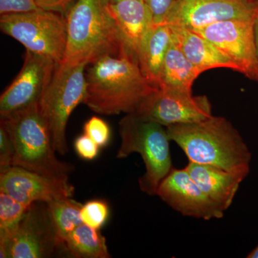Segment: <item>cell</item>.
I'll return each instance as SVG.
<instances>
[{
	"label": "cell",
	"mask_w": 258,
	"mask_h": 258,
	"mask_svg": "<svg viewBox=\"0 0 258 258\" xmlns=\"http://www.w3.org/2000/svg\"><path fill=\"white\" fill-rule=\"evenodd\" d=\"M189 161L220 168L247 177L252 154L238 131L225 117L212 115L195 123L166 128Z\"/></svg>",
	"instance_id": "cell-1"
},
{
	"label": "cell",
	"mask_w": 258,
	"mask_h": 258,
	"mask_svg": "<svg viewBox=\"0 0 258 258\" xmlns=\"http://www.w3.org/2000/svg\"><path fill=\"white\" fill-rule=\"evenodd\" d=\"M84 104L102 115L134 113L157 89L144 77L138 62L128 56L105 55L86 74Z\"/></svg>",
	"instance_id": "cell-2"
},
{
	"label": "cell",
	"mask_w": 258,
	"mask_h": 258,
	"mask_svg": "<svg viewBox=\"0 0 258 258\" xmlns=\"http://www.w3.org/2000/svg\"><path fill=\"white\" fill-rule=\"evenodd\" d=\"M66 18L67 45L61 64H90L108 55L134 59L120 38L108 0H77Z\"/></svg>",
	"instance_id": "cell-3"
},
{
	"label": "cell",
	"mask_w": 258,
	"mask_h": 258,
	"mask_svg": "<svg viewBox=\"0 0 258 258\" xmlns=\"http://www.w3.org/2000/svg\"><path fill=\"white\" fill-rule=\"evenodd\" d=\"M0 125L14 146L13 166L54 179L69 180L75 167L56 156L50 129L37 102L3 117Z\"/></svg>",
	"instance_id": "cell-4"
},
{
	"label": "cell",
	"mask_w": 258,
	"mask_h": 258,
	"mask_svg": "<svg viewBox=\"0 0 258 258\" xmlns=\"http://www.w3.org/2000/svg\"><path fill=\"white\" fill-rule=\"evenodd\" d=\"M119 134L121 143L116 157L125 159L134 153L140 154L146 171L139 178V188L148 195H157L161 181L173 169L166 128L129 113L120 120Z\"/></svg>",
	"instance_id": "cell-5"
},
{
	"label": "cell",
	"mask_w": 258,
	"mask_h": 258,
	"mask_svg": "<svg viewBox=\"0 0 258 258\" xmlns=\"http://www.w3.org/2000/svg\"><path fill=\"white\" fill-rule=\"evenodd\" d=\"M87 63L59 64L50 83L37 101L42 116L50 129L56 152H69L66 128L71 113L86 96L85 70Z\"/></svg>",
	"instance_id": "cell-6"
},
{
	"label": "cell",
	"mask_w": 258,
	"mask_h": 258,
	"mask_svg": "<svg viewBox=\"0 0 258 258\" xmlns=\"http://www.w3.org/2000/svg\"><path fill=\"white\" fill-rule=\"evenodd\" d=\"M0 29L27 50L47 56L58 64L63 60L67 45V22L64 15L43 10L1 15Z\"/></svg>",
	"instance_id": "cell-7"
},
{
	"label": "cell",
	"mask_w": 258,
	"mask_h": 258,
	"mask_svg": "<svg viewBox=\"0 0 258 258\" xmlns=\"http://www.w3.org/2000/svg\"><path fill=\"white\" fill-rule=\"evenodd\" d=\"M133 114L167 128L210 118L212 105L206 96H195L192 93L158 88Z\"/></svg>",
	"instance_id": "cell-8"
},
{
	"label": "cell",
	"mask_w": 258,
	"mask_h": 258,
	"mask_svg": "<svg viewBox=\"0 0 258 258\" xmlns=\"http://www.w3.org/2000/svg\"><path fill=\"white\" fill-rule=\"evenodd\" d=\"M257 13L251 0H176L164 23L195 31L226 20L254 19Z\"/></svg>",
	"instance_id": "cell-9"
},
{
	"label": "cell",
	"mask_w": 258,
	"mask_h": 258,
	"mask_svg": "<svg viewBox=\"0 0 258 258\" xmlns=\"http://www.w3.org/2000/svg\"><path fill=\"white\" fill-rule=\"evenodd\" d=\"M57 66L50 57L26 50L21 71L0 97V118L38 101Z\"/></svg>",
	"instance_id": "cell-10"
},
{
	"label": "cell",
	"mask_w": 258,
	"mask_h": 258,
	"mask_svg": "<svg viewBox=\"0 0 258 258\" xmlns=\"http://www.w3.org/2000/svg\"><path fill=\"white\" fill-rule=\"evenodd\" d=\"M254 18L219 22L195 32L212 42L233 62L237 72L249 78L255 61Z\"/></svg>",
	"instance_id": "cell-11"
},
{
	"label": "cell",
	"mask_w": 258,
	"mask_h": 258,
	"mask_svg": "<svg viewBox=\"0 0 258 258\" xmlns=\"http://www.w3.org/2000/svg\"><path fill=\"white\" fill-rule=\"evenodd\" d=\"M0 191L31 205L73 198L75 187L69 180L54 179L20 166H11L0 170Z\"/></svg>",
	"instance_id": "cell-12"
},
{
	"label": "cell",
	"mask_w": 258,
	"mask_h": 258,
	"mask_svg": "<svg viewBox=\"0 0 258 258\" xmlns=\"http://www.w3.org/2000/svg\"><path fill=\"white\" fill-rule=\"evenodd\" d=\"M157 195L183 216L210 220L221 219L225 213L204 192L185 168H173L161 181Z\"/></svg>",
	"instance_id": "cell-13"
},
{
	"label": "cell",
	"mask_w": 258,
	"mask_h": 258,
	"mask_svg": "<svg viewBox=\"0 0 258 258\" xmlns=\"http://www.w3.org/2000/svg\"><path fill=\"white\" fill-rule=\"evenodd\" d=\"M42 203L32 204L24 215L10 244V258L48 257L60 248Z\"/></svg>",
	"instance_id": "cell-14"
},
{
	"label": "cell",
	"mask_w": 258,
	"mask_h": 258,
	"mask_svg": "<svg viewBox=\"0 0 258 258\" xmlns=\"http://www.w3.org/2000/svg\"><path fill=\"white\" fill-rule=\"evenodd\" d=\"M109 9L125 49L138 62V54L148 34L154 25L144 0H121L110 3Z\"/></svg>",
	"instance_id": "cell-15"
},
{
	"label": "cell",
	"mask_w": 258,
	"mask_h": 258,
	"mask_svg": "<svg viewBox=\"0 0 258 258\" xmlns=\"http://www.w3.org/2000/svg\"><path fill=\"white\" fill-rule=\"evenodd\" d=\"M185 169L208 198L225 212L230 208L245 177L207 164L189 161Z\"/></svg>",
	"instance_id": "cell-16"
},
{
	"label": "cell",
	"mask_w": 258,
	"mask_h": 258,
	"mask_svg": "<svg viewBox=\"0 0 258 258\" xmlns=\"http://www.w3.org/2000/svg\"><path fill=\"white\" fill-rule=\"evenodd\" d=\"M169 26L174 41L188 60L202 73L213 69L237 71L233 62L208 39L189 29Z\"/></svg>",
	"instance_id": "cell-17"
},
{
	"label": "cell",
	"mask_w": 258,
	"mask_h": 258,
	"mask_svg": "<svg viewBox=\"0 0 258 258\" xmlns=\"http://www.w3.org/2000/svg\"><path fill=\"white\" fill-rule=\"evenodd\" d=\"M173 41L172 32L166 24L154 25L138 54V64L144 77L159 87L163 62Z\"/></svg>",
	"instance_id": "cell-18"
},
{
	"label": "cell",
	"mask_w": 258,
	"mask_h": 258,
	"mask_svg": "<svg viewBox=\"0 0 258 258\" xmlns=\"http://www.w3.org/2000/svg\"><path fill=\"white\" fill-rule=\"evenodd\" d=\"M201 74L173 40L163 62L159 88L192 93L194 82Z\"/></svg>",
	"instance_id": "cell-19"
},
{
	"label": "cell",
	"mask_w": 258,
	"mask_h": 258,
	"mask_svg": "<svg viewBox=\"0 0 258 258\" xmlns=\"http://www.w3.org/2000/svg\"><path fill=\"white\" fill-rule=\"evenodd\" d=\"M46 204L54 233L60 247L69 235L83 224L81 216L83 205L72 198L58 199Z\"/></svg>",
	"instance_id": "cell-20"
},
{
	"label": "cell",
	"mask_w": 258,
	"mask_h": 258,
	"mask_svg": "<svg viewBox=\"0 0 258 258\" xmlns=\"http://www.w3.org/2000/svg\"><path fill=\"white\" fill-rule=\"evenodd\" d=\"M63 248L74 257L110 258L106 237L100 230L83 223L69 235Z\"/></svg>",
	"instance_id": "cell-21"
},
{
	"label": "cell",
	"mask_w": 258,
	"mask_h": 258,
	"mask_svg": "<svg viewBox=\"0 0 258 258\" xmlns=\"http://www.w3.org/2000/svg\"><path fill=\"white\" fill-rule=\"evenodd\" d=\"M30 206L0 191V257L10 258L13 236Z\"/></svg>",
	"instance_id": "cell-22"
},
{
	"label": "cell",
	"mask_w": 258,
	"mask_h": 258,
	"mask_svg": "<svg viewBox=\"0 0 258 258\" xmlns=\"http://www.w3.org/2000/svg\"><path fill=\"white\" fill-rule=\"evenodd\" d=\"M81 216L83 223L101 230L109 217L108 204L100 199L90 200L83 205Z\"/></svg>",
	"instance_id": "cell-23"
},
{
	"label": "cell",
	"mask_w": 258,
	"mask_h": 258,
	"mask_svg": "<svg viewBox=\"0 0 258 258\" xmlns=\"http://www.w3.org/2000/svg\"><path fill=\"white\" fill-rule=\"evenodd\" d=\"M84 134L91 137L100 147H106L111 139V129L104 120L93 116L83 126Z\"/></svg>",
	"instance_id": "cell-24"
},
{
	"label": "cell",
	"mask_w": 258,
	"mask_h": 258,
	"mask_svg": "<svg viewBox=\"0 0 258 258\" xmlns=\"http://www.w3.org/2000/svg\"><path fill=\"white\" fill-rule=\"evenodd\" d=\"M43 10L35 0H0V15H17Z\"/></svg>",
	"instance_id": "cell-25"
},
{
	"label": "cell",
	"mask_w": 258,
	"mask_h": 258,
	"mask_svg": "<svg viewBox=\"0 0 258 258\" xmlns=\"http://www.w3.org/2000/svg\"><path fill=\"white\" fill-rule=\"evenodd\" d=\"M15 148L9 134L0 125V170L13 166Z\"/></svg>",
	"instance_id": "cell-26"
},
{
	"label": "cell",
	"mask_w": 258,
	"mask_h": 258,
	"mask_svg": "<svg viewBox=\"0 0 258 258\" xmlns=\"http://www.w3.org/2000/svg\"><path fill=\"white\" fill-rule=\"evenodd\" d=\"M74 148L79 157L91 161L96 159L101 147L91 137L84 134L76 139Z\"/></svg>",
	"instance_id": "cell-27"
},
{
	"label": "cell",
	"mask_w": 258,
	"mask_h": 258,
	"mask_svg": "<svg viewBox=\"0 0 258 258\" xmlns=\"http://www.w3.org/2000/svg\"><path fill=\"white\" fill-rule=\"evenodd\" d=\"M152 13L154 25L164 23L176 0H144Z\"/></svg>",
	"instance_id": "cell-28"
},
{
	"label": "cell",
	"mask_w": 258,
	"mask_h": 258,
	"mask_svg": "<svg viewBox=\"0 0 258 258\" xmlns=\"http://www.w3.org/2000/svg\"><path fill=\"white\" fill-rule=\"evenodd\" d=\"M37 5L45 10L67 14L71 5L76 0H35Z\"/></svg>",
	"instance_id": "cell-29"
},
{
	"label": "cell",
	"mask_w": 258,
	"mask_h": 258,
	"mask_svg": "<svg viewBox=\"0 0 258 258\" xmlns=\"http://www.w3.org/2000/svg\"><path fill=\"white\" fill-rule=\"evenodd\" d=\"M254 48H255V61L249 79L258 83V12L254 21Z\"/></svg>",
	"instance_id": "cell-30"
},
{
	"label": "cell",
	"mask_w": 258,
	"mask_h": 258,
	"mask_svg": "<svg viewBox=\"0 0 258 258\" xmlns=\"http://www.w3.org/2000/svg\"><path fill=\"white\" fill-rule=\"evenodd\" d=\"M247 257L258 258V244L257 247H256L255 248H254L253 250L252 251V252H249V253L247 254Z\"/></svg>",
	"instance_id": "cell-31"
},
{
	"label": "cell",
	"mask_w": 258,
	"mask_h": 258,
	"mask_svg": "<svg viewBox=\"0 0 258 258\" xmlns=\"http://www.w3.org/2000/svg\"><path fill=\"white\" fill-rule=\"evenodd\" d=\"M251 2H252L254 8H255L256 10L258 12V0H251Z\"/></svg>",
	"instance_id": "cell-32"
},
{
	"label": "cell",
	"mask_w": 258,
	"mask_h": 258,
	"mask_svg": "<svg viewBox=\"0 0 258 258\" xmlns=\"http://www.w3.org/2000/svg\"><path fill=\"white\" fill-rule=\"evenodd\" d=\"M110 3H118V2L121 1V0H108Z\"/></svg>",
	"instance_id": "cell-33"
}]
</instances>
